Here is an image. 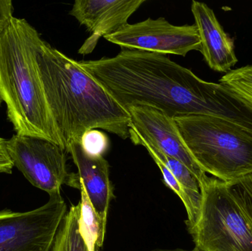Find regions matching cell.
<instances>
[{
	"instance_id": "obj_1",
	"label": "cell",
	"mask_w": 252,
	"mask_h": 251,
	"mask_svg": "<svg viewBox=\"0 0 252 251\" xmlns=\"http://www.w3.org/2000/svg\"><path fill=\"white\" fill-rule=\"evenodd\" d=\"M126 110L154 108L170 117L216 116L252 131V109L223 84L207 82L164 55L123 49L116 56L78 61Z\"/></svg>"
},
{
	"instance_id": "obj_2",
	"label": "cell",
	"mask_w": 252,
	"mask_h": 251,
	"mask_svg": "<svg viewBox=\"0 0 252 251\" xmlns=\"http://www.w3.org/2000/svg\"><path fill=\"white\" fill-rule=\"evenodd\" d=\"M38 63L47 103L66 148L93 129L130 138V113L77 60L44 41Z\"/></svg>"
},
{
	"instance_id": "obj_3",
	"label": "cell",
	"mask_w": 252,
	"mask_h": 251,
	"mask_svg": "<svg viewBox=\"0 0 252 251\" xmlns=\"http://www.w3.org/2000/svg\"><path fill=\"white\" fill-rule=\"evenodd\" d=\"M44 40L14 16L0 32V97L16 134L48 140L66 150L49 107L38 63Z\"/></svg>"
},
{
	"instance_id": "obj_4",
	"label": "cell",
	"mask_w": 252,
	"mask_h": 251,
	"mask_svg": "<svg viewBox=\"0 0 252 251\" xmlns=\"http://www.w3.org/2000/svg\"><path fill=\"white\" fill-rule=\"evenodd\" d=\"M179 133L198 166L225 183L252 173V131L216 116L174 118Z\"/></svg>"
},
{
	"instance_id": "obj_5",
	"label": "cell",
	"mask_w": 252,
	"mask_h": 251,
	"mask_svg": "<svg viewBox=\"0 0 252 251\" xmlns=\"http://www.w3.org/2000/svg\"><path fill=\"white\" fill-rule=\"evenodd\" d=\"M199 218L189 229L202 251H252V223L226 183L207 177L200 184Z\"/></svg>"
},
{
	"instance_id": "obj_6",
	"label": "cell",
	"mask_w": 252,
	"mask_h": 251,
	"mask_svg": "<svg viewBox=\"0 0 252 251\" xmlns=\"http://www.w3.org/2000/svg\"><path fill=\"white\" fill-rule=\"evenodd\" d=\"M50 197L30 212L0 211V251H52L67 206L62 195Z\"/></svg>"
},
{
	"instance_id": "obj_7",
	"label": "cell",
	"mask_w": 252,
	"mask_h": 251,
	"mask_svg": "<svg viewBox=\"0 0 252 251\" xmlns=\"http://www.w3.org/2000/svg\"><path fill=\"white\" fill-rule=\"evenodd\" d=\"M9 154L28 181L50 196L61 194L69 185L71 173L66 165V150L48 140L16 134L7 140Z\"/></svg>"
},
{
	"instance_id": "obj_8",
	"label": "cell",
	"mask_w": 252,
	"mask_h": 251,
	"mask_svg": "<svg viewBox=\"0 0 252 251\" xmlns=\"http://www.w3.org/2000/svg\"><path fill=\"white\" fill-rule=\"evenodd\" d=\"M105 39L122 49L157 54L186 56L192 50L200 51L201 40L196 25H172L164 18H148L135 24H127Z\"/></svg>"
},
{
	"instance_id": "obj_9",
	"label": "cell",
	"mask_w": 252,
	"mask_h": 251,
	"mask_svg": "<svg viewBox=\"0 0 252 251\" xmlns=\"http://www.w3.org/2000/svg\"><path fill=\"white\" fill-rule=\"evenodd\" d=\"M130 135L133 134L169 157L185 165L201 184L207 178L188 150L173 118L163 112L139 106L129 108Z\"/></svg>"
},
{
	"instance_id": "obj_10",
	"label": "cell",
	"mask_w": 252,
	"mask_h": 251,
	"mask_svg": "<svg viewBox=\"0 0 252 251\" xmlns=\"http://www.w3.org/2000/svg\"><path fill=\"white\" fill-rule=\"evenodd\" d=\"M145 0H76L69 15L84 25L90 36L78 53L90 54L102 37L110 35L127 25V20Z\"/></svg>"
},
{
	"instance_id": "obj_11",
	"label": "cell",
	"mask_w": 252,
	"mask_h": 251,
	"mask_svg": "<svg viewBox=\"0 0 252 251\" xmlns=\"http://www.w3.org/2000/svg\"><path fill=\"white\" fill-rule=\"evenodd\" d=\"M76 165L78 173H71L69 186L82 187L99 218L106 226L113 187L109 178V165L103 156H92L84 150L80 141L66 146Z\"/></svg>"
},
{
	"instance_id": "obj_12",
	"label": "cell",
	"mask_w": 252,
	"mask_h": 251,
	"mask_svg": "<svg viewBox=\"0 0 252 251\" xmlns=\"http://www.w3.org/2000/svg\"><path fill=\"white\" fill-rule=\"evenodd\" d=\"M191 10L201 40L200 52L210 69L228 73L238 63L234 40L225 32L214 11L205 3L192 1Z\"/></svg>"
},
{
	"instance_id": "obj_13",
	"label": "cell",
	"mask_w": 252,
	"mask_h": 251,
	"mask_svg": "<svg viewBox=\"0 0 252 251\" xmlns=\"http://www.w3.org/2000/svg\"><path fill=\"white\" fill-rule=\"evenodd\" d=\"M81 203L66 212L55 238L52 251H90L80 228Z\"/></svg>"
},
{
	"instance_id": "obj_14",
	"label": "cell",
	"mask_w": 252,
	"mask_h": 251,
	"mask_svg": "<svg viewBox=\"0 0 252 251\" xmlns=\"http://www.w3.org/2000/svg\"><path fill=\"white\" fill-rule=\"evenodd\" d=\"M81 190V215L80 228L88 245L90 251H97L98 248L103 247L106 226L103 223L98 215L93 209L84 189Z\"/></svg>"
},
{
	"instance_id": "obj_15",
	"label": "cell",
	"mask_w": 252,
	"mask_h": 251,
	"mask_svg": "<svg viewBox=\"0 0 252 251\" xmlns=\"http://www.w3.org/2000/svg\"><path fill=\"white\" fill-rule=\"evenodd\" d=\"M162 174L163 181L170 187L183 202L188 213L187 225L188 229L192 228L196 223L201 212L202 196L201 192L188 190L181 185L169 169L156 157H152Z\"/></svg>"
},
{
	"instance_id": "obj_16",
	"label": "cell",
	"mask_w": 252,
	"mask_h": 251,
	"mask_svg": "<svg viewBox=\"0 0 252 251\" xmlns=\"http://www.w3.org/2000/svg\"><path fill=\"white\" fill-rule=\"evenodd\" d=\"M130 139L135 145H142L145 147L151 157L158 159L173 174V176L180 183L182 187L192 191L201 192L199 181L184 164L176 159L166 156L133 134H130Z\"/></svg>"
},
{
	"instance_id": "obj_17",
	"label": "cell",
	"mask_w": 252,
	"mask_h": 251,
	"mask_svg": "<svg viewBox=\"0 0 252 251\" xmlns=\"http://www.w3.org/2000/svg\"><path fill=\"white\" fill-rule=\"evenodd\" d=\"M219 82L252 109V65L232 69Z\"/></svg>"
},
{
	"instance_id": "obj_18",
	"label": "cell",
	"mask_w": 252,
	"mask_h": 251,
	"mask_svg": "<svg viewBox=\"0 0 252 251\" xmlns=\"http://www.w3.org/2000/svg\"><path fill=\"white\" fill-rule=\"evenodd\" d=\"M226 184L252 223V173Z\"/></svg>"
},
{
	"instance_id": "obj_19",
	"label": "cell",
	"mask_w": 252,
	"mask_h": 251,
	"mask_svg": "<svg viewBox=\"0 0 252 251\" xmlns=\"http://www.w3.org/2000/svg\"><path fill=\"white\" fill-rule=\"evenodd\" d=\"M86 152L92 156H103L109 148V140L106 134L100 130L87 131L80 141Z\"/></svg>"
},
{
	"instance_id": "obj_20",
	"label": "cell",
	"mask_w": 252,
	"mask_h": 251,
	"mask_svg": "<svg viewBox=\"0 0 252 251\" xmlns=\"http://www.w3.org/2000/svg\"><path fill=\"white\" fill-rule=\"evenodd\" d=\"M13 167L14 165L7 150V140L0 137V174H11Z\"/></svg>"
},
{
	"instance_id": "obj_21",
	"label": "cell",
	"mask_w": 252,
	"mask_h": 251,
	"mask_svg": "<svg viewBox=\"0 0 252 251\" xmlns=\"http://www.w3.org/2000/svg\"><path fill=\"white\" fill-rule=\"evenodd\" d=\"M13 2L10 0H0V32L13 17Z\"/></svg>"
},
{
	"instance_id": "obj_22",
	"label": "cell",
	"mask_w": 252,
	"mask_h": 251,
	"mask_svg": "<svg viewBox=\"0 0 252 251\" xmlns=\"http://www.w3.org/2000/svg\"><path fill=\"white\" fill-rule=\"evenodd\" d=\"M202 251L199 250V249H197V248H195L192 251H183V250H175V251Z\"/></svg>"
},
{
	"instance_id": "obj_23",
	"label": "cell",
	"mask_w": 252,
	"mask_h": 251,
	"mask_svg": "<svg viewBox=\"0 0 252 251\" xmlns=\"http://www.w3.org/2000/svg\"><path fill=\"white\" fill-rule=\"evenodd\" d=\"M1 97H0V101H1Z\"/></svg>"
}]
</instances>
